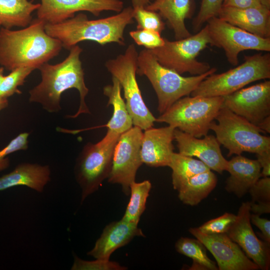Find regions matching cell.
I'll list each match as a JSON object with an SVG mask.
<instances>
[{
	"label": "cell",
	"instance_id": "1",
	"mask_svg": "<svg viewBox=\"0 0 270 270\" xmlns=\"http://www.w3.org/2000/svg\"><path fill=\"white\" fill-rule=\"evenodd\" d=\"M46 24L36 18L20 30L0 29V66L11 71L20 67L34 70L57 56L62 48L58 39L48 34Z\"/></svg>",
	"mask_w": 270,
	"mask_h": 270
},
{
	"label": "cell",
	"instance_id": "2",
	"mask_svg": "<svg viewBox=\"0 0 270 270\" xmlns=\"http://www.w3.org/2000/svg\"><path fill=\"white\" fill-rule=\"evenodd\" d=\"M68 56L60 62L42 64L40 70V83L29 91L30 102L40 104L50 112H58L61 108L62 94L70 88L76 89L80 94V104L77 112L68 118H75L81 114H90L85 102V97L88 89L84 79V72L80 55L82 48L78 44L72 47Z\"/></svg>",
	"mask_w": 270,
	"mask_h": 270
},
{
	"label": "cell",
	"instance_id": "3",
	"mask_svg": "<svg viewBox=\"0 0 270 270\" xmlns=\"http://www.w3.org/2000/svg\"><path fill=\"white\" fill-rule=\"evenodd\" d=\"M133 14L131 6L123 8L116 15L95 20H89L86 14L80 13L60 23L46 24L45 31L68 50L84 40L101 45L116 42L122 46L124 45V29L134 22Z\"/></svg>",
	"mask_w": 270,
	"mask_h": 270
},
{
	"label": "cell",
	"instance_id": "4",
	"mask_svg": "<svg viewBox=\"0 0 270 270\" xmlns=\"http://www.w3.org/2000/svg\"><path fill=\"white\" fill-rule=\"evenodd\" d=\"M216 68L204 74L190 76L182 74L162 66L149 49L138 54L136 74L147 77L158 98V110L162 114L180 98L188 96L208 76L215 73Z\"/></svg>",
	"mask_w": 270,
	"mask_h": 270
},
{
	"label": "cell",
	"instance_id": "5",
	"mask_svg": "<svg viewBox=\"0 0 270 270\" xmlns=\"http://www.w3.org/2000/svg\"><path fill=\"white\" fill-rule=\"evenodd\" d=\"M223 104V96H186L174 102L156 122L200 138L208 134Z\"/></svg>",
	"mask_w": 270,
	"mask_h": 270
},
{
	"label": "cell",
	"instance_id": "6",
	"mask_svg": "<svg viewBox=\"0 0 270 270\" xmlns=\"http://www.w3.org/2000/svg\"><path fill=\"white\" fill-rule=\"evenodd\" d=\"M211 124L220 144L228 151V156L240 155L243 152L256 154L270 150V137L262 134L263 132L256 125L236 114L222 106Z\"/></svg>",
	"mask_w": 270,
	"mask_h": 270
},
{
	"label": "cell",
	"instance_id": "7",
	"mask_svg": "<svg viewBox=\"0 0 270 270\" xmlns=\"http://www.w3.org/2000/svg\"><path fill=\"white\" fill-rule=\"evenodd\" d=\"M270 78V54L244 56L240 66L221 74L208 76L191 93L192 96H224L255 81Z\"/></svg>",
	"mask_w": 270,
	"mask_h": 270
},
{
	"label": "cell",
	"instance_id": "8",
	"mask_svg": "<svg viewBox=\"0 0 270 270\" xmlns=\"http://www.w3.org/2000/svg\"><path fill=\"white\" fill-rule=\"evenodd\" d=\"M138 56L135 46L130 44L124 54L108 60L105 66L123 88L126 104L133 124L144 130L153 126L156 118L146 105L136 79Z\"/></svg>",
	"mask_w": 270,
	"mask_h": 270
},
{
	"label": "cell",
	"instance_id": "9",
	"mask_svg": "<svg viewBox=\"0 0 270 270\" xmlns=\"http://www.w3.org/2000/svg\"><path fill=\"white\" fill-rule=\"evenodd\" d=\"M120 136L107 132L100 142L86 144L80 154L74 173L82 190V202L98 190L103 181L108 178L114 150Z\"/></svg>",
	"mask_w": 270,
	"mask_h": 270
},
{
	"label": "cell",
	"instance_id": "10",
	"mask_svg": "<svg viewBox=\"0 0 270 270\" xmlns=\"http://www.w3.org/2000/svg\"><path fill=\"white\" fill-rule=\"evenodd\" d=\"M164 40L163 46L150 50L162 66L180 74L188 72L192 76L202 74L211 68L208 62L196 58L211 42L206 26L188 38L175 41L166 38Z\"/></svg>",
	"mask_w": 270,
	"mask_h": 270
},
{
	"label": "cell",
	"instance_id": "11",
	"mask_svg": "<svg viewBox=\"0 0 270 270\" xmlns=\"http://www.w3.org/2000/svg\"><path fill=\"white\" fill-rule=\"evenodd\" d=\"M206 26L211 40L210 45L222 48L232 65L238 64V56L242 51H270V38L254 35L218 16L208 20Z\"/></svg>",
	"mask_w": 270,
	"mask_h": 270
},
{
	"label": "cell",
	"instance_id": "12",
	"mask_svg": "<svg viewBox=\"0 0 270 270\" xmlns=\"http://www.w3.org/2000/svg\"><path fill=\"white\" fill-rule=\"evenodd\" d=\"M142 136V130L134 126L120 136L114 150L108 182L120 184L127 196L130 194V185L135 181L136 172L142 164L140 154Z\"/></svg>",
	"mask_w": 270,
	"mask_h": 270
},
{
	"label": "cell",
	"instance_id": "13",
	"mask_svg": "<svg viewBox=\"0 0 270 270\" xmlns=\"http://www.w3.org/2000/svg\"><path fill=\"white\" fill-rule=\"evenodd\" d=\"M37 18L46 24H56L73 18L78 12L86 11L98 16L103 11L120 12V0H40Z\"/></svg>",
	"mask_w": 270,
	"mask_h": 270
},
{
	"label": "cell",
	"instance_id": "14",
	"mask_svg": "<svg viewBox=\"0 0 270 270\" xmlns=\"http://www.w3.org/2000/svg\"><path fill=\"white\" fill-rule=\"evenodd\" d=\"M223 97V106L256 126L270 116L269 80Z\"/></svg>",
	"mask_w": 270,
	"mask_h": 270
},
{
	"label": "cell",
	"instance_id": "15",
	"mask_svg": "<svg viewBox=\"0 0 270 270\" xmlns=\"http://www.w3.org/2000/svg\"><path fill=\"white\" fill-rule=\"evenodd\" d=\"M250 202H242L235 222L226 234L260 269L268 270L270 267V245L256 236L250 224Z\"/></svg>",
	"mask_w": 270,
	"mask_h": 270
},
{
	"label": "cell",
	"instance_id": "16",
	"mask_svg": "<svg viewBox=\"0 0 270 270\" xmlns=\"http://www.w3.org/2000/svg\"><path fill=\"white\" fill-rule=\"evenodd\" d=\"M190 232L200 240L215 258L220 270H258L259 267L250 260L226 234H208L197 228Z\"/></svg>",
	"mask_w": 270,
	"mask_h": 270
},
{
	"label": "cell",
	"instance_id": "17",
	"mask_svg": "<svg viewBox=\"0 0 270 270\" xmlns=\"http://www.w3.org/2000/svg\"><path fill=\"white\" fill-rule=\"evenodd\" d=\"M204 136L200 139L176 128L174 130V140L177 142L178 153L196 157L210 170L222 174L226 170L228 160L222 154L216 136L208 134Z\"/></svg>",
	"mask_w": 270,
	"mask_h": 270
},
{
	"label": "cell",
	"instance_id": "18",
	"mask_svg": "<svg viewBox=\"0 0 270 270\" xmlns=\"http://www.w3.org/2000/svg\"><path fill=\"white\" fill-rule=\"evenodd\" d=\"M174 129L168 125L144 130L140 152L142 164L155 168L169 166L174 150Z\"/></svg>",
	"mask_w": 270,
	"mask_h": 270
},
{
	"label": "cell",
	"instance_id": "19",
	"mask_svg": "<svg viewBox=\"0 0 270 270\" xmlns=\"http://www.w3.org/2000/svg\"><path fill=\"white\" fill-rule=\"evenodd\" d=\"M145 237L138 224L121 219L106 225L94 248L87 254L96 259L109 260L117 249L128 244L134 237Z\"/></svg>",
	"mask_w": 270,
	"mask_h": 270
},
{
	"label": "cell",
	"instance_id": "20",
	"mask_svg": "<svg viewBox=\"0 0 270 270\" xmlns=\"http://www.w3.org/2000/svg\"><path fill=\"white\" fill-rule=\"evenodd\" d=\"M218 17L257 36L270 38V9L264 6L244 8L222 6Z\"/></svg>",
	"mask_w": 270,
	"mask_h": 270
},
{
	"label": "cell",
	"instance_id": "21",
	"mask_svg": "<svg viewBox=\"0 0 270 270\" xmlns=\"http://www.w3.org/2000/svg\"><path fill=\"white\" fill-rule=\"evenodd\" d=\"M261 170L256 160L236 155L228 162L226 170L230 176L226 180V190L242 197L262 176Z\"/></svg>",
	"mask_w": 270,
	"mask_h": 270
},
{
	"label": "cell",
	"instance_id": "22",
	"mask_svg": "<svg viewBox=\"0 0 270 270\" xmlns=\"http://www.w3.org/2000/svg\"><path fill=\"white\" fill-rule=\"evenodd\" d=\"M144 8L158 12L166 20L174 31L176 40L192 35L186 26L185 20L192 16V0H154Z\"/></svg>",
	"mask_w": 270,
	"mask_h": 270
},
{
	"label": "cell",
	"instance_id": "23",
	"mask_svg": "<svg viewBox=\"0 0 270 270\" xmlns=\"http://www.w3.org/2000/svg\"><path fill=\"white\" fill-rule=\"evenodd\" d=\"M50 173L48 166L20 164L11 172L0 177V191L23 186L42 192L50 180Z\"/></svg>",
	"mask_w": 270,
	"mask_h": 270
},
{
	"label": "cell",
	"instance_id": "24",
	"mask_svg": "<svg viewBox=\"0 0 270 270\" xmlns=\"http://www.w3.org/2000/svg\"><path fill=\"white\" fill-rule=\"evenodd\" d=\"M112 84L104 88V94L108 98V106H113V114L106 124L108 132L120 135L132 127V118L126 102L121 96V86L118 80L112 76Z\"/></svg>",
	"mask_w": 270,
	"mask_h": 270
},
{
	"label": "cell",
	"instance_id": "25",
	"mask_svg": "<svg viewBox=\"0 0 270 270\" xmlns=\"http://www.w3.org/2000/svg\"><path fill=\"white\" fill-rule=\"evenodd\" d=\"M40 6L28 0H0V26L8 29L28 26L32 20V13Z\"/></svg>",
	"mask_w": 270,
	"mask_h": 270
},
{
	"label": "cell",
	"instance_id": "26",
	"mask_svg": "<svg viewBox=\"0 0 270 270\" xmlns=\"http://www.w3.org/2000/svg\"><path fill=\"white\" fill-rule=\"evenodd\" d=\"M217 182L216 176L211 170L197 174L177 190L178 198L186 204L197 205L215 188Z\"/></svg>",
	"mask_w": 270,
	"mask_h": 270
},
{
	"label": "cell",
	"instance_id": "27",
	"mask_svg": "<svg viewBox=\"0 0 270 270\" xmlns=\"http://www.w3.org/2000/svg\"><path fill=\"white\" fill-rule=\"evenodd\" d=\"M168 166L172 170V184L176 190L192 176L211 170L200 160L174 152Z\"/></svg>",
	"mask_w": 270,
	"mask_h": 270
},
{
	"label": "cell",
	"instance_id": "28",
	"mask_svg": "<svg viewBox=\"0 0 270 270\" xmlns=\"http://www.w3.org/2000/svg\"><path fill=\"white\" fill-rule=\"evenodd\" d=\"M175 248L193 260L192 270H218L216 263L208 257L205 246L198 239L181 237L176 242Z\"/></svg>",
	"mask_w": 270,
	"mask_h": 270
},
{
	"label": "cell",
	"instance_id": "29",
	"mask_svg": "<svg viewBox=\"0 0 270 270\" xmlns=\"http://www.w3.org/2000/svg\"><path fill=\"white\" fill-rule=\"evenodd\" d=\"M130 199L122 220L138 224L140 216L146 208V202L152 188V184L148 180L142 182H132L130 186Z\"/></svg>",
	"mask_w": 270,
	"mask_h": 270
},
{
	"label": "cell",
	"instance_id": "30",
	"mask_svg": "<svg viewBox=\"0 0 270 270\" xmlns=\"http://www.w3.org/2000/svg\"><path fill=\"white\" fill-rule=\"evenodd\" d=\"M34 70L30 67H20L10 71L0 86V98H8L16 93L21 94L18 87L24 84L26 78Z\"/></svg>",
	"mask_w": 270,
	"mask_h": 270
},
{
	"label": "cell",
	"instance_id": "31",
	"mask_svg": "<svg viewBox=\"0 0 270 270\" xmlns=\"http://www.w3.org/2000/svg\"><path fill=\"white\" fill-rule=\"evenodd\" d=\"M133 18L137 22V29L148 30L160 34L165 28V24L158 12L144 8H133Z\"/></svg>",
	"mask_w": 270,
	"mask_h": 270
},
{
	"label": "cell",
	"instance_id": "32",
	"mask_svg": "<svg viewBox=\"0 0 270 270\" xmlns=\"http://www.w3.org/2000/svg\"><path fill=\"white\" fill-rule=\"evenodd\" d=\"M224 0H202L197 16L192 24L194 30L198 32L203 24L210 18L218 16Z\"/></svg>",
	"mask_w": 270,
	"mask_h": 270
},
{
	"label": "cell",
	"instance_id": "33",
	"mask_svg": "<svg viewBox=\"0 0 270 270\" xmlns=\"http://www.w3.org/2000/svg\"><path fill=\"white\" fill-rule=\"evenodd\" d=\"M236 218V215L226 212L206 222L197 228L201 232L208 234H226Z\"/></svg>",
	"mask_w": 270,
	"mask_h": 270
},
{
	"label": "cell",
	"instance_id": "34",
	"mask_svg": "<svg viewBox=\"0 0 270 270\" xmlns=\"http://www.w3.org/2000/svg\"><path fill=\"white\" fill-rule=\"evenodd\" d=\"M128 268L121 266L116 262L109 260L96 259L94 260H86L74 256L72 270H126Z\"/></svg>",
	"mask_w": 270,
	"mask_h": 270
},
{
	"label": "cell",
	"instance_id": "35",
	"mask_svg": "<svg viewBox=\"0 0 270 270\" xmlns=\"http://www.w3.org/2000/svg\"><path fill=\"white\" fill-rule=\"evenodd\" d=\"M130 35L138 46L147 49H153L162 46L164 43V38L159 32L148 30H138L130 32Z\"/></svg>",
	"mask_w": 270,
	"mask_h": 270
},
{
	"label": "cell",
	"instance_id": "36",
	"mask_svg": "<svg viewBox=\"0 0 270 270\" xmlns=\"http://www.w3.org/2000/svg\"><path fill=\"white\" fill-rule=\"evenodd\" d=\"M29 134L22 132L13 138L4 148L0 150V172L9 166L10 160L8 156L20 150H24L28 146Z\"/></svg>",
	"mask_w": 270,
	"mask_h": 270
},
{
	"label": "cell",
	"instance_id": "37",
	"mask_svg": "<svg viewBox=\"0 0 270 270\" xmlns=\"http://www.w3.org/2000/svg\"><path fill=\"white\" fill-rule=\"evenodd\" d=\"M252 202H270V178H259L250 188Z\"/></svg>",
	"mask_w": 270,
	"mask_h": 270
},
{
	"label": "cell",
	"instance_id": "38",
	"mask_svg": "<svg viewBox=\"0 0 270 270\" xmlns=\"http://www.w3.org/2000/svg\"><path fill=\"white\" fill-rule=\"evenodd\" d=\"M250 222L261 231L258 234L263 241L270 245V221L269 220L262 218L258 214H254L250 215Z\"/></svg>",
	"mask_w": 270,
	"mask_h": 270
},
{
	"label": "cell",
	"instance_id": "39",
	"mask_svg": "<svg viewBox=\"0 0 270 270\" xmlns=\"http://www.w3.org/2000/svg\"><path fill=\"white\" fill-rule=\"evenodd\" d=\"M262 6L260 0H224L222 6L244 8Z\"/></svg>",
	"mask_w": 270,
	"mask_h": 270
},
{
	"label": "cell",
	"instance_id": "40",
	"mask_svg": "<svg viewBox=\"0 0 270 270\" xmlns=\"http://www.w3.org/2000/svg\"><path fill=\"white\" fill-rule=\"evenodd\" d=\"M257 160L262 170V176H269L270 174V150L256 154Z\"/></svg>",
	"mask_w": 270,
	"mask_h": 270
},
{
	"label": "cell",
	"instance_id": "41",
	"mask_svg": "<svg viewBox=\"0 0 270 270\" xmlns=\"http://www.w3.org/2000/svg\"><path fill=\"white\" fill-rule=\"evenodd\" d=\"M250 211L258 216L270 212V202H250Z\"/></svg>",
	"mask_w": 270,
	"mask_h": 270
},
{
	"label": "cell",
	"instance_id": "42",
	"mask_svg": "<svg viewBox=\"0 0 270 270\" xmlns=\"http://www.w3.org/2000/svg\"><path fill=\"white\" fill-rule=\"evenodd\" d=\"M263 133L270 132V116L264 118L257 126Z\"/></svg>",
	"mask_w": 270,
	"mask_h": 270
},
{
	"label": "cell",
	"instance_id": "43",
	"mask_svg": "<svg viewBox=\"0 0 270 270\" xmlns=\"http://www.w3.org/2000/svg\"><path fill=\"white\" fill-rule=\"evenodd\" d=\"M132 4V7L136 8H145L150 4L152 0H130Z\"/></svg>",
	"mask_w": 270,
	"mask_h": 270
},
{
	"label": "cell",
	"instance_id": "44",
	"mask_svg": "<svg viewBox=\"0 0 270 270\" xmlns=\"http://www.w3.org/2000/svg\"><path fill=\"white\" fill-rule=\"evenodd\" d=\"M8 106V98H0V111Z\"/></svg>",
	"mask_w": 270,
	"mask_h": 270
},
{
	"label": "cell",
	"instance_id": "45",
	"mask_svg": "<svg viewBox=\"0 0 270 270\" xmlns=\"http://www.w3.org/2000/svg\"><path fill=\"white\" fill-rule=\"evenodd\" d=\"M262 5L270 9V0H260Z\"/></svg>",
	"mask_w": 270,
	"mask_h": 270
},
{
	"label": "cell",
	"instance_id": "46",
	"mask_svg": "<svg viewBox=\"0 0 270 270\" xmlns=\"http://www.w3.org/2000/svg\"><path fill=\"white\" fill-rule=\"evenodd\" d=\"M4 70L3 67L0 66V86L4 78Z\"/></svg>",
	"mask_w": 270,
	"mask_h": 270
},
{
	"label": "cell",
	"instance_id": "47",
	"mask_svg": "<svg viewBox=\"0 0 270 270\" xmlns=\"http://www.w3.org/2000/svg\"></svg>",
	"mask_w": 270,
	"mask_h": 270
}]
</instances>
